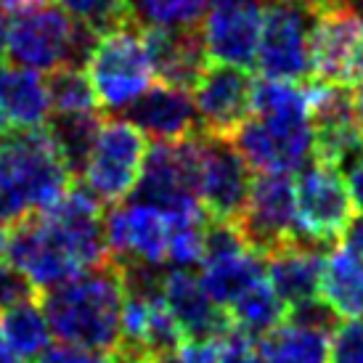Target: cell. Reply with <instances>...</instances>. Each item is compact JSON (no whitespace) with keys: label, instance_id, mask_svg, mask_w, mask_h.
<instances>
[{"label":"cell","instance_id":"42","mask_svg":"<svg viewBox=\"0 0 363 363\" xmlns=\"http://www.w3.org/2000/svg\"><path fill=\"white\" fill-rule=\"evenodd\" d=\"M6 35H9V21H6V11L0 9V61L6 59Z\"/></svg>","mask_w":363,"mask_h":363},{"label":"cell","instance_id":"28","mask_svg":"<svg viewBox=\"0 0 363 363\" xmlns=\"http://www.w3.org/2000/svg\"><path fill=\"white\" fill-rule=\"evenodd\" d=\"M48 96H51V106L56 114H88V111H99L96 104V93L88 80L85 67L69 64L61 69L51 72L48 77Z\"/></svg>","mask_w":363,"mask_h":363},{"label":"cell","instance_id":"38","mask_svg":"<svg viewBox=\"0 0 363 363\" xmlns=\"http://www.w3.org/2000/svg\"><path fill=\"white\" fill-rule=\"evenodd\" d=\"M342 236L345 244L363 257V215H353V220H350V225H347V231Z\"/></svg>","mask_w":363,"mask_h":363},{"label":"cell","instance_id":"7","mask_svg":"<svg viewBox=\"0 0 363 363\" xmlns=\"http://www.w3.org/2000/svg\"><path fill=\"white\" fill-rule=\"evenodd\" d=\"M146 152V135L130 120H101L82 167V183L101 204H120L141 178Z\"/></svg>","mask_w":363,"mask_h":363},{"label":"cell","instance_id":"24","mask_svg":"<svg viewBox=\"0 0 363 363\" xmlns=\"http://www.w3.org/2000/svg\"><path fill=\"white\" fill-rule=\"evenodd\" d=\"M0 109L13 128H43L53 114L48 85L38 72L0 64Z\"/></svg>","mask_w":363,"mask_h":363},{"label":"cell","instance_id":"32","mask_svg":"<svg viewBox=\"0 0 363 363\" xmlns=\"http://www.w3.org/2000/svg\"><path fill=\"white\" fill-rule=\"evenodd\" d=\"M223 334H212V337H186V340L175 347V353H172L170 358H164L162 363H220Z\"/></svg>","mask_w":363,"mask_h":363},{"label":"cell","instance_id":"41","mask_svg":"<svg viewBox=\"0 0 363 363\" xmlns=\"http://www.w3.org/2000/svg\"><path fill=\"white\" fill-rule=\"evenodd\" d=\"M117 363H162L160 358H152V355H114Z\"/></svg>","mask_w":363,"mask_h":363},{"label":"cell","instance_id":"9","mask_svg":"<svg viewBox=\"0 0 363 363\" xmlns=\"http://www.w3.org/2000/svg\"><path fill=\"white\" fill-rule=\"evenodd\" d=\"M311 80L350 91L363 85V19L345 3L311 24Z\"/></svg>","mask_w":363,"mask_h":363},{"label":"cell","instance_id":"5","mask_svg":"<svg viewBox=\"0 0 363 363\" xmlns=\"http://www.w3.org/2000/svg\"><path fill=\"white\" fill-rule=\"evenodd\" d=\"M82 67L104 111L128 109L154 85L152 59L135 21L99 35Z\"/></svg>","mask_w":363,"mask_h":363},{"label":"cell","instance_id":"20","mask_svg":"<svg viewBox=\"0 0 363 363\" xmlns=\"http://www.w3.org/2000/svg\"><path fill=\"white\" fill-rule=\"evenodd\" d=\"M146 51L152 59L154 77L160 82L191 91L204 67L210 64L204 53L202 32L196 27L167 30V27H141Z\"/></svg>","mask_w":363,"mask_h":363},{"label":"cell","instance_id":"1","mask_svg":"<svg viewBox=\"0 0 363 363\" xmlns=\"http://www.w3.org/2000/svg\"><path fill=\"white\" fill-rule=\"evenodd\" d=\"M250 120L231 143L255 172H294L313 154L308 88L289 80L255 82Z\"/></svg>","mask_w":363,"mask_h":363},{"label":"cell","instance_id":"36","mask_svg":"<svg viewBox=\"0 0 363 363\" xmlns=\"http://www.w3.org/2000/svg\"><path fill=\"white\" fill-rule=\"evenodd\" d=\"M30 215L32 212L21 204L19 196L0 183V231H6V228H11V225H16V223L24 220V218H30Z\"/></svg>","mask_w":363,"mask_h":363},{"label":"cell","instance_id":"35","mask_svg":"<svg viewBox=\"0 0 363 363\" xmlns=\"http://www.w3.org/2000/svg\"><path fill=\"white\" fill-rule=\"evenodd\" d=\"M220 363H262L260 345L255 337L228 326L223 334V355Z\"/></svg>","mask_w":363,"mask_h":363},{"label":"cell","instance_id":"40","mask_svg":"<svg viewBox=\"0 0 363 363\" xmlns=\"http://www.w3.org/2000/svg\"><path fill=\"white\" fill-rule=\"evenodd\" d=\"M353 109H355V120H358V128H361V135H363V85H358V91L353 93Z\"/></svg>","mask_w":363,"mask_h":363},{"label":"cell","instance_id":"26","mask_svg":"<svg viewBox=\"0 0 363 363\" xmlns=\"http://www.w3.org/2000/svg\"><path fill=\"white\" fill-rule=\"evenodd\" d=\"M0 332L3 345L21 361H35L51 345V326L38 297L6 308L0 318Z\"/></svg>","mask_w":363,"mask_h":363},{"label":"cell","instance_id":"13","mask_svg":"<svg viewBox=\"0 0 363 363\" xmlns=\"http://www.w3.org/2000/svg\"><path fill=\"white\" fill-rule=\"evenodd\" d=\"M191 91L199 133L207 138L231 141L252 114L255 80L242 67L207 64Z\"/></svg>","mask_w":363,"mask_h":363},{"label":"cell","instance_id":"10","mask_svg":"<svg viewBox=\"0 0 363 363\" xmlns=\"http://www.w3.org/2000/svg\"><path fill=\"white\" fill-rule=\"evenodd\" d=\"M175 220L178 218L138 199H133L130 204H111V210L104 215L109 257L122 265H167Z\"/></svg>","mask_w":363,"mask_h":363},{"label":"cell","instance_id":"19","mask_svg":"<svg viewBox=\"0 0 363 363\" xmlns=\"http://www.w3.org/2000/svg\"><path fill=\"white\" fill-rule=\"evenodd\" d=\"M160 292L175 323L181 326L183 337H212L231 326L225 311L212 300L202 279L191 268L160 273Z\"/></svg>","mask_w":363,"mask_h":363},{"label":"cell","instance_id":"46","mask_svg":"<svg viewBox=\"0 0 363 363\" xmlns=\"http://www.w3.org/2000/svg\"><path fill=\"white\" fill-rule=\"evenodd\" d=\"M0 345H3V332H0Z\"/></svg>","mask_w":363,"mask_h":363},{"label":"cell","instance_id":"37","mask_svg":"<svg viewBox=\"0 0 363 363\" xmlns=\"http://www.w3.org/2000/svg\"><path fill=\"white\" fill-rule=\"evenodd\" d=\"M347 189H350V196H353L355 207L363 210V154L355 162L347 164Z\"/></svg>","mask_w":363,"mask_h":363},{"label":"cell","instance_id":"22","mask_svg":"<svg viewBox=\"0 0 363 363\" xmlns=\"http://www.w3.org/2000/svg\"><path fill=\"white\" fill-rule=\"evenodd\" d=\"M332 326L323 318L321 305L286 315L281 326L265 334L260 342L262 363H329Z\"/></svg>","mask_w":363,"mask_h":363},{"label":"cell","instance_id":"15","mask_svg":"<svg viewBox=\"0 0 363 363\" xmlns=\"http://www.w3.org/2000/svg\"><path fill=\"white\" fill-rule=\"evenodd\" d=\"M313 125V157L342 170L363 154V135L355 120L353 91L311 80L308 85Z\"/></svg>","mask_w":363,"mask_h":363},{"label":"cell","instance_id":"23","mask_svg":"<svg viewBox=\"0 0 363 363\" xmlns=\"http://www.w3.org/2000/svg\"><path fill=\"white\" fill-rule=\"evenodd\" d=\"M318 305L337 321L363 318V257L347 244H334L323 255Z\"/></svg>","mask_w":363,"mask_h":363},{"label":"cell","instance_id":"8","mask_svg":"<svg viewBox=\"0 0 363 363\" xmlns=\"http://www.w3.org/2000/svg\"><path fill=\"white\" fill-rule=\"evenodd\" d=\"M353 196L340 167L313 160L294 181V220L297 236L311 244L342 239L353 220Z\"/></svg>","mask_w":363,"mask_h":363},{"label":"cell","instance_id":"3","mask_svg":"<svg viewBox=\"0 0 363 363\" xmlns=\"http://www.w3.org/2000/svg\"><path fill=\"white\" fill-rule=\"evenodd\" d=\"M96 38L99 35L77 24L67 11L45 0L19 13H11L6 56L16 67L51 74L69 64L82 67Z\"/></svg>","mask_w":363,"mask_h":363},{"label":"cell","instance_id":"17","mask_svg":"<svg viewBox=\"0 0 363 363\" xmlns=\"http://www.w3.org/2000/svg\"><path fill=\"white\" fill-rule=\"evenodd\" d=\"M260 30L262 9L257 3H215L199 32L212 64L250 69L257 56Z\"/></svg>","mask_w":363,"mask_h":363},{"label":"cell","instance_id":"14","mask_svg":"<svg viewBox=\"0 0 363 363\" xmlns=\"http://www.w3.org/2000/svg\"><path fill=\"white\" fill-rule=\"evenodd\" d=\"M236 225L244 242L262 257L276 247L297 239L294 181L289 178V172H260L250 183V194Z\"/></svg>","mask_w":363,"mask_h":363},{"label":"cell","instance_id":"16","mask_svg":"<svg viewBox=\"0 0 363 363\" xmlns=\"http://www.w3.org/2000/svg\"><path fill=\"white\" fill-rule=\"evenodd\" d=\"M199 138V202L210 220L236 223L252 183L250 167L231 141Z\"/></svg>","mask_w":363,"mask_h":363},{"label":"cell","instance_id":"6","mask_svg":"<svg viewBox=\"0 0 363 363\" xmlns=\"http://www.w3.org/2000/svg\"><path fill=\"white\" fill-rule=\"evenodd\" d=\"M199 146L202 138L191 135L149 149L130 196L172 218H207L199 202Z\"/></svg>","mask_w":363,"mask_h":363},{"label":"cell","instance_id":"18","mask_svg":"<svg viewBox=\"0 0 363 363\" xmlns=\"http://www.w3.org/2000/svg\"><path fill=\"white\" fill-rule=\"evenodd\" d=\"M321 268V250L300 239H292L265 255V279L284 300L289 315L318 308Z\"/></svg>","mask_w":363,"mask_h":363},{"label":"cell","instance_id":"2","mask_svg":"<svg viewBox=\"0 0 363 363\" xmlns=\"http://www.w3.org/2000/svg\"><path fill=\"white\" fill-rule=\"evenodd\" d=\"M128 292L125 268L109 257L43 292V311L59 342L114 353L120 347L122 303Z\"/></svg>","mask_w":363,"mask_h":363},{"label":"cell","instance_id":"27","mask_svg":"<svg viewBox=\"0 0 363 363\" xmlns=\"http://www.w3.org/2000/svg\"><path fill=\"white\" fill-rule=\"evenodd\" d=\"M99 125H101L99 111H88V114H51V120L45 122V130L53 138L64 162L69 164L74 178L82 175V167L88 162L91 146L96 141V133H99Z\"/></svg>","mask_w":363,"mask_h":363},{"label":"cell","instance_id":"4","mask_svg":"<svg viewBox=\"0 0 363 363\" xmlns=\"http://www.w3.org/2000/svg\"><path fill=\"white\" fill-rule=\"evenodd\" d=\"M0 183L35 215L59 202L74 183V175L45 125L13 128L0 135Z\"/></svg>","mask_w":363,"mask_h":363},{"label":"cell","instance_id":"43","mask_svg":"<svg viewBox=\"0 0 363 363\" xmlns=\"http://www.w3.org/2000/svg\"><path fill=\"white\" fill-rule=\"evenodd\" d=\"M345 6H347V9H353L355 13L363 19V0H345Z\"/></svg>","mask_w":363,"mask_h":363},{"label":"cell","instance_id":"44","mask_svg":"<svg viewBox=\"0 0 363 363\" xmlns=\"http://www.w3.org/2000/svg\"><path fill=\"white\" fill-rule=\"evenodd\" d=\"M9 130V120H6V114H3V109H0V135Z\"/></svg>","mask_w":363,"mask_h":363},{"label":"cell","instance_id":"31","mask_svg":"<svg viewBox=\"0 0 363 363\" xmlns=\"http://www.w3.org/2000/svg\"><path fill=\"white\" fill-rule=\"evenodd\" d=\"M329 363H363V318L342 321L332 329Z\"/></svg>","mask_w":363,"mask_h":363},{"label":"cell","instance_id":"12","mask_svg":"<svg viewBox=\"0 0 363 363\" xmlns=\"http://www.w3.org/2000/svg\"><path fill=\"white\" fill-rule=\"evenodd\" d=\"M202 279L210 297L228 311L239 294L265 276V260L244 242L236 223L207 220V247L202 257ZM228 315V313H225Z\"/></svg>","mask_w":363,"mask_h":363},{"label":"cell","instance_id":"34","mask_svg":"<svg viewBox=\"0 0 363 363\" xmlns=\"http://www.w3.org/2000/svg\"><path fill=\"white\" fill-rule=\"evenodd\" d=\"M35 363H117L114 353H104V350H88V347H77V345H48Z\"/></svg>","mask_w":363,"mask_h":363},{"label":"cell","instance_id":"30","mask_svg":"<svg viewBox=\"0 0 363 363\" xmlns=\"http://www.w3.org/2000/svg\"><path fill=\"white\" fill-rule=\"evenodd\" d=\"M56 3L93 35H104L133 21L130 0H56Z\"/></svg>","mask_w":363,"mask_h":363},{"label":"cell","instance_id":"29","mask_svg":"<svg viewBox=\"0 0 363 363\" xmlns=\"http://www.w3.org/2000/svg\"><path fill=\"white\" fill-rule=\"evenodd\" d=\"M210 0H130L133 21L138 27L183 30L196 27Z\"/></svg>","mask_w":363,"mask_h":363},{"label":"cell","instance_id":"33","mask_svg":"<svg viewBox=\"0 0 363 363\" xmlns=\"http://www.w3.org/2000/svg\"><path fill=\"white\" fill-rule=\"evenodd\" d=\"M32 297H40V292L32 286L30 279L19 268H13L9 260H0V311L32 300Z\"/></svg>","mask_w":363,"mask_h":363},{"label":"cell","instance_id":"11","mask_svg":"<svg viewBox=\"0 0 363 363\" xmlns=\"http://www.w3.org/2000/svg\"><path fill=\"white\" fill-rule=\"evenodd\" d=\"M311 16L292 0H271L262 11L255 64L268 80L300 82L311 77Z\"/></svg>","mask_w":363,"mask_h":363},{"label":"cell","instance_id":"21","mask_svg":"<svg viewBox=\"0 0 363 363\" xmlns=\"http://www.w3.org/2000/svg\"><path fill=\"white\" fill-rule=\"evenodd\" d=\"M130 122L157 143H172L196 135V109L191 91L157 82L128 106Z\"/></svg>","mask_w":363,"mask_h":363},{"label":"cell","instance_id":"39","mask_svg":"<svg viewBox=\"0 0 363 363\" xmlns=\"http://www.w3.org/2000/svg\"><path fill=\"white\" fill-rule=\"evenodd\" d=\"M294 6H300V9H305L308 13H323V11L329 9H337V6H342L345 0H292Z\"/></svg>","mask_w":363,"mask_h":363},{"label":"cell","instance_id":"45","mask_svg":"<svg viewBox=\"0 0 363 363\" xmlns=\"http://www.w3.org/2000/svg\"><path fill=\"white\" fill-rule=\"evenodd\" d=\"M212 3H257V0H212Z\"/></svg>","mask_w":363,"mask_h":363},{"label":"cell","instance_id":"25","mask_svg":"<svg viewBox=\"0 0 363 363\" xmlns=\"http://www.w3.org/2000/svg\"><path fill=\"white\" fill-rule=\"evenodd\" d=\"M228 321L233 329L250 334L255 340H262L265 334H271L276 326H281L286 321V305L276 294L271 281L262 276L252 286H247L231 305H228Z\"/></svg>","mask_w":363,"mask_h":363}]
</instances>
